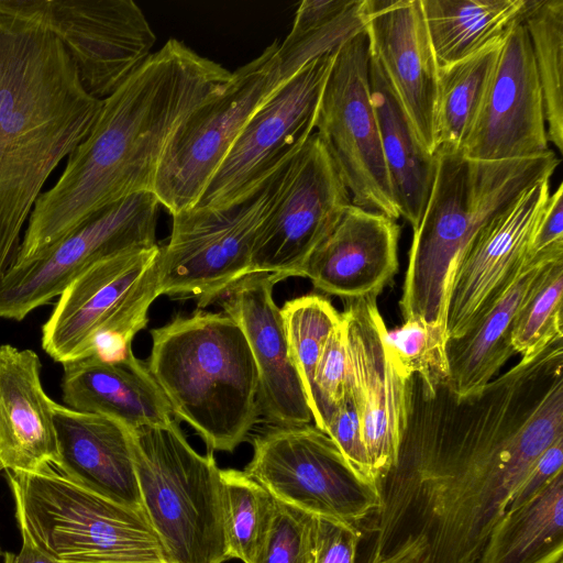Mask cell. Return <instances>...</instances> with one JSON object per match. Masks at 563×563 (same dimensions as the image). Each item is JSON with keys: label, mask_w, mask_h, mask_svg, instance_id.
<instances>
[{"label": "cell", "mask_w": 563, "mask_h": 563, "mask_svg": "<svg viewBox=\"0 0 563 563\" xmlns=\"http://www.w3.org/2000/svg\"><path fill=\"white\" fill-rule=\"evenodd\" d=\"M231 73L168 40L110 96L56 183L36 200L10 267L35 260L107 207L152 191L180 123L218 93Z\"/></svg>", "instance_id": "6da1fadb"}, {"label": "cell", "mask_w": 563, "mask_h": 563, "mask_svg": "<svg viewBox=\"0 0 563 563\" xmlns=\"http://www.w3.org/2000/svg\"><path fill=\"white\" fill-rule=\"evenodd\" d=\"M101 104L56 35L18 0H0V280L44 185Z\"/></svg>", "instance_id": "7a4b0ae2"}, {"label": "cell", "mask_w": 563, "mask_h": 563, "mask_svg": "<svg viewBox=\"0 0 563 563\" xmlns=\"http://www.w3.org/2000/svg\"><path fill=\"white\" fill-rule=\"evenodd\" d=\"M431 191L412 230L399 307L446 333V311L459 262L478 232L560 164L552 151L516 159L482 161L438 147Z\"/></svg>", "instance_id": "3957f363"}, {"label": "cell", "mask_w": 563, "mask_h": 563, "mask_svg": "<svg viewBox=\"0 0 563 563\" xmlns=\"http://www.w3.org/2000/svg\"><path fill=\"white\" fill-rule=\"evenodd\" d=\"M146 365L173 416L209 450L233 452L260 420L258 375L238 322L197 310L151 330Z\"/></svg>", "instance_id": "277c9868"}, {"label": "cell", "mask_w": 563, "mask_h": 563, "mask_svg": "<svg viewBox=\"0 0 563 563\" xmlns=\"http://www.w3.org/2000/svg\"><path fill=\"white\" fill-rule=\"evenodd\" d=\"M131 445L142 509L169 563L230 560L213 451L198 453L177 419L131 431Z\"/></svg>", "instance_id": "5b68a950"}, {"label": "cell", "mask_w": 563, "mask_h": 563, "mask_svg": "<svg viewBox=\"0 0 563 563\" xmlns=\"http://www.w3.org/2000/svg\"><path fill=\"white\" fill-rule=\"evenodd\" d=\"M5 475L20 532L49 556L63 563H169L142 510L52 465Z\"/></svg>", "instance_id": "8992f818"}, {"label": "cell", "mask_w": 563, "mask_h": 563, "mask_svg": "<svg viewBox=\"0 0 563 563\" xmlns=\"http://www.w3.org/2000/svg\"><path fill=\"white\" fill-rule=\"evenodd\" d=\"M279 43L231 73L221 90L177 128L162 157L153 192L173 216L192 208L253 113L282 85Z\"/></svg>", "instance_id": "52a82bcc"}, {"label": "cell", "mask_w": 563, "mask_h": 563, "mask_svg": "<svg viewBox=\"0 0 563 563\" xmlns=\"http://www.w3.org/2000/svg\"><path fill=\"white\" fill-rule=\"evenodd\" d=\"M284 168L236 206H195L173 214L168 242L159 246L156 261L159 296L192 298L203 309L249 274L252 250Z\"/></svg>", "instance_id": "ba28073f"}, {"label": "cell", "mask_w": 563, "mask_h": 563, "mask_svg": "<svg viewBox=\"0 0 563 563\" xmlns=\"http://www.w3.org/2000/svg\"><path fill=\"white\" fill-rule=\"evenodd\" d=\"M371 51L364 30L335 51L316 133L327 147L353 205L400 218L386 167L369 87Z\"/></svg>", "instance_id": "9c48e42d"}, {"label": "cell", "mask_w": 563, "mask_h": 563, "mask_svg": "<svg viewBox=\"0 0 563 563\" xmlns=\"http://www.w3.org/2000/svg\"><path fill=\"white\" fill-rule=\"evenodd\" d=\"M252 444L244 471L280 503L356 526L382 507L380 489L362 482L314 424L269 426Z\"/></svg>", "instance_id": "30bf717a"}, {"label": "cell", "mask_w": 563, "mask_h": 563, "mask_svg": "<svg viewBox=\"0 0 563 563\" xmlns=\"http://www.w3.org/2000/svg\"><path fill=\"white\" fill-rule=\"evenodd\" d=\"M335 51L305 65L253 113L196 206H236L291 161L316 131Z\"/></svg>", "instance_id": "8fae6325"}, {"label": "cell", "mask_w": 563, "mask_h": 563, "mask_svg": "<svg viewBox=\"0 0 563 563\" xmlns=\"http://www.w3.org/2000/svg\"><path fill=\"white\" fill-rule=\"evenodd\" d=\"M351 203L335 163L314 132L282 172L249 274L266 273L277 283L302 277L308 258Z\"/></svg>", "instance_id": "7c38bea8"}, {"label": "cell", "mask_w": 563, "mask_h": 563, "mask_svg": "<svg viewBox=\"0 0 563 563\" xmlns=\"http://www.w3.org/2000/svg\"><path fill=\"white\" fill-rule=\"evenodd\" d=\"M159 201L152 191L129 196L0 280V318L23 320L47 305L85 269L122 252L156 244Z\"/></svg>", "instance_id": "4fadbf2b"}, {"label": "cell", "mask_w": 563, "mask_h": 563, "mask_svg": "<svg viewBox=\"0 0 563 563\" xmlns=\"http://www.w3.org/2000/svg\"><path fill=\"white\" fill-rule=\"evenodd\" d=\"M341 317L347 346V384L361 419L371 471L380 489L398 461L410 410L411 376L388 346L377 296L345 299Z\"/></svg>", "instance_id": "5bb4252c"}, {"label": "cell", "mask_w": 563, "mask_h": 563, "mask_svg": "<svg viewBox=\"0 0 563 563\" xmlns=\"http://www.w3.org/2000/svg\"><path fill=\"white\" fill-rule=\"evenodd\" d=\"M63 43L85 89L110 96L150 55L156 36L132 0H18Z\"/></svg>", "instance_id": "9a60e30c"}, {"label": "cell", "mask_w": 563, "mask_h": 563, "mask_svg": "<svg viewBox=\"0 0 563 563\" xmlns=\"http://www.w3.org/2000/svg\"><path fill=\"white\" fill-rule=\"evenodd\" d=\"M543 97L528 33L518 19L506 32L475 121L461 151L505 161L549 151Z\"/></svg>", "instance_id": "2e32d148"}, {"label": "cell", "mask_w": 563, "mask_h": 563, "mask_svg": "<svg viewBox=\"0 0 563 563\" xmlns=\"http://www.w3.org/2000/svg\"><path fill=\"white\" fill-rule=\"evenodd\" d=\"M550 196V179L529 188L485 225L462 255L448 301L446 335L457 338L512 285L528 260L530 241Z\"/></svg>", "instance_id": "e0dca14e"}, {"label": "cell", "mask_w": 563, "mask_h": 563, "mask_svg": "<svg viewBox=\"0 0 563 563\" xmlns=\"http://www.w3.org/2000/svg\"><path fill=\"white\" fill-rule=\"evenodd\" d=\"M158 253V245L122 252L78 275L42 325L43 351L60 364L85 357L93 336L154 278Z\"/></svg>", "instance_id": "ac0fdd59"}, {"label": "cell", "mask_w": 563, "mask_h": 563, "mask_svg": "<svg viewBox=\"0 0 563 563\" xmlns=\"http://www.w3.org/2000/svg\"><path fill=\"white\" fill-rule=\"evenodd\" d=\"M276 284L269 274H249L219 300L223 312L241 327L252 351L258 375L260 420L276 427L310 424L307 391L273 297Z\"/></svg>", "instance_id": "d6986e66"}, {"label": "cell", "mask_w": 563, "mask_h": 563, "mask_svg": "<svg viewBox=\"0 0 563 563\" xmlns=\"http://www.w3.org/2000/svg\"><path fill=\"white\" fill-rule=\"evenodd\" d=\"M365 31L426 150L438 147L439 64L421 0H367Z\"/></svg>", "instance_id": "ffe728a7"}, {"label": "cell", "mask_w": 563, "mask_h": 563, "mask_svg": "<svg viewBox=\"0 0 563 563\" xmlns=\"http://www.w3.org/2000/svg\"><path fill=\"white\" fill-rule=\"evenodd\" d=\"M396 220L351 203L303 268L314 288L345 299L378 296L398 271Z\"/></svg>", "instance_id": "44dd1931"}, {"label": "cell", "mask_w": 563, "mask_h": 563, "mask_svg": "<svg viewBox=\"0 0 563 563\" xmlns=\"http://www.w3.org/2000/svg\"><path fill=\"white\" fill-rule=\"evenodd\" d=\"M41 368L34 351L0 345V463L5 472L59 464L55 401L43 388Z\"/></svg>", "instance_id": "7402d4cb"}, {"label": "cell", "mask_w": 563, "mask_h": 563, "mask_svg": "<svg viewBox=\"0 0 563 563\" xmlns=\"http://www.w3.org/2000/svg\"><path fill=\"white\" fill-rule=\"evenodd\" d=\"M59 464L82 486L130 508L142 510L131 445V430L96 413L54 404Z\"/></svg>", "instance_id": "603a6c76"}, {"label": "cell", "mask_w": 563, "mask_h": 563, "mask_svg": "<svg viewBox=\"0 0 563 563\" xmlns=\"http://www.w3.org/2000/svg\"><path fill=\"white\" fill-rule=\"evenodd\" d=\"M62 367V396L70 409L111 418L131 431L174 419L146 363L133 352L115 361L88 355Z\"/></svg>", "instance_id": "cb8c5ba5"}, {"label": "cell", "mask_w": 563, "mask_h": 563, "mask_svg": "<svg viewBox=\"0 0 563 563\" xmlns=\"http://www.w3.org/2000/svg\"><path fill=\"white\" fill-rule=\"evenodd\" d=\"M563 257V250L527 260L504 296L466 332L445 345L446 385L456 396H468L493 380L515 355L512 330L517 314L543 267Z\"/></svg>", "instance_id": "d4e9b609"}, {"label": "cell", "mask_w": 563, "mask_h": 563, "mask_svg": "<svg viewBox=\"0 0 563 563\" xmlns=\"http://www.w3.org/2000/svg\"><path fill=\"white\" fill-rule=\"evenodd\" d=\"M369 87L393 194L400 217L415 230L431 191L435 157L421 143L380 63L372 54Z\"/></svg>", "instance_id": "484cf974"}, {"label": "cell", "mask_w": 563, "mask_h": 563, "mask_svg": "<svg viewBox=\"0 0 563 563\" xmlns=\"http://www.w3.org/2000/svg\"><path fill=\"white\" fill-rule=\"evenodd\" d=\"M563 472L493 528L479 563H562Z\"/></svg>", "instance_id": "4316f807"}, {"label": "cell", "mask_w": 563, "mask_h": 563, "mask_svg": "<svg viewBox=\"0 0 563 563\" xmlns=\"http://www.w3.org/2000/svg\"><path fill=\"white\" fill-rule=\"evenodd\" d=\"M439 67L463 60L499 42L525 0H421Z\"/></svg>", "instance_id": "83f0119b"}, {"label": "cell", "mask_w": 563, "mask_h": 563, "mask_svg": "<svg viewBox=\"0 0 563 563\" xmlns=\"http://www.w3.org/2000/svg\"><path fill=\"white\" fill-rule=\"evenodd\" d=\"M503 38L439 68L438 147L461 148L481 108Z\"/></svg>", "instance_id": "f1b7e54d"}, {"label": "cell", "mask_w": 563, "mask_h": 563, "mask_svg": "<svg viewBox=\"0 0 563 563\" xmlns=\"http://www.w3.org/2000/svg\"><path fill=\"white\" fill-rule=\"evenodd\" d=\"M543 97L548 140L563 152V0H525L519 16Z\"/></svg>", "instance_id": "f546056e"}, {"label": "cell", "mask_w": 563, "mask_h": 563, "mask_svg": "<svg viewBox=\"0 0 563 563\" xmlns=\"http://www.w3.org/2000/svg\"><path fill=\"white\" fill-rule=\"evenodd\" d=\"M220 475L230 558L258 563L271 528L275 498L245 471L225 468Z\"/></svg>", "instance_id": "4dcf8cb0"}, {"label": "cell", "mask_w": 563, "mask_h": 563, "mask_svg": "<svg viewBox=\"0 0 563 563\" xmlns=\"http://www.w3.org/2000/svg\"><path fill=\"white\" fill-rule=\"evenodd\" d=\"M280 314L309 400L314 369L330 334L341 322V313L324 296L308 294L287 300Z\"/></svg>", "instance_id": "1f68e13d"}, {"label": "cell", "mask_w": 563, "mask_h": 563, "mask_svg": "<svg viewBox=\"0 0 563 563\" xmlns=\"http://www.w3.org/2000/svg\"><path fill=\"white\" fill-rule=\"evenodd\" d=\"M563 257L549 262L521 306L512 330L515 353L528 356L562 338Z\"/></svg>", "instance_id": "d6a6232c"}, {"label": "cell", "mask_w": 563, "mask_h": 563, "mask_svg": "<svg viewBox=\"0 0 563 563\" xmlns=\"http://www.w3.org/2000/svg\"><path fill=\"white\" fill-rule=\"evenodd\" d=\"M386 341L394 357L408 375H418L427 384L446 380L448 335L444 331L409 319L393 330L387 329Z\"/></svg>", "instance_id": "836d02e7"}, {"label": "cell", "mask_w": 563, "mask_h": 563, "mask_svg": "<svg viewBox=\"0 0 563 563\" xmlns=\"http://www.w3.org/2000/svg\"><path fill=\"white\" fill-rule=\"evenodd\" d=\"M367 18V0H354L345 12L331 22L294 41L279 44L277 58L280 82H286L309 62L334 52L352 35L364 30Z\"/></svg>", "instance_id": "e575fe53"}, {"label": "cell", "mask_w": 563, "mask_h": 563, "mask_svg": "<svg viewBox=\"0 0 563 563\" xmlns=\"http://www.w3.org/2000/svg\"><path fill=\"white\" fill-rule=\"evenodd\" d=\"M317 517L275 499L258 563H313Z\"/></svg>", "instance_id": "d590c367"}, {"label": "cell", "mask_w": 563, "mask_h": 563, "mask_svg": "<svg viewBox=\"0 0 563 563\" xmlns=\"http://www.w3.org/2000/svg\"><path fill=\"white\" fill-rule=\"evenodd\" d=\"M349 362L345 329L340 324L330 334L313 373L309 405L314 426H325L347 387Z\"/></svg>", "instance_id": "8d00e7d4"}, {"label": "cell", "mask_w": 563, "mask_h": 563, "mask_svg": "<svg viewBox=\"0 0 563 563\" xmlns=\"http://www.w3.org/2000/svg\"><path fill=\"white\" fill-rule=\"evenodd\" d=\"M324 433L334 442L354 474L365 484L379 488L371 471L361 419L349 384L325 426Z\"/></svg>", "instance_id": "74e56055"}, {"label": "cell", "mask_w": 563, "mask_h": 563, "mask_svg": "<svg viewBox=\"0 0 563 563\" xmlns=\"http://www.w3.org/2000/svg\"><path fill=\"white\" fill-rule=\"evenodd\" d=\"M361 539L358 526L317 517L313 563H355Z\"/></svg>", "instance_id": "f35d334b"}, {"label": "cell", "mask_w": 563, "mask_h": 563, "mask_svg": "<svg viewBox=\"0 0 563 563\" xmlns=\"http://www.w3.org/2000/svg\"><path fill=\"white\" fill-rule=\"evenodd\" d=\"M563 250V184L550 194L533 231L528 257Z\"/></svg>", "instance_id": "ab89813d"}, {"label": "cell", "mask_w": 563, "mask_h": 563, "mask_svg": "<svg viewBox=\"0 0 563 563\" xmlns=\"http://www.w3.org/2000/svg\"><path fill=\"white\" fill-rule=\"evenodd\" d=\"M354 0H303L296 12L292 27L284 42L294 41L317 30L345 12Z\"/></svg>", "instance_id": "60d3db41"}, {"label": "cell", "mask_w": 563, "mask_h": 563, "mask_svg": "<svg viewBox=\"0 0 563 563\" xmlns=\"http://www.w3.org/2000/svg\"><path fill=\"white\" fill-rule=\"evenodd\" d=\"M563 472V440L550 445L537 460L516 494L509 509L515 508L541 490L554 476Z\"/></svg>", "instance_id": "b9f144b4"}, {"label": "cell", "mask_w": 563, "mask_h": 563, "mask_svg": "<svg viewBox=\"0 0 563 563\" xmlns=\"http://www.w3.org/2000/svg\"><path fill=\"white\" fill-rule=\"evenodd\" d=\"M427 541L420 536H408L387 553L372 551L367 563H423Z\"/></svg>", "instance_id": "7bdbcfd3"}, {"label": "cell", "mask_w": 563, "mask_h": 563, "mask_svg": "<svg viewBox=\"0 0 563 563\" xmlns=\"http://www.w3.org/2000/svg\"><path fill=\"white\" fill-rule=\"evenodd\" d=\"M22 545L19 552L4 551L3 563H63L38 549L27 534L20 532Z\"/></svg>", "instance_id": "ee69618b"}, {"label": "cell", "mask_w": 563, "mask_h": 563, "mask_svg": "<svg viewBox=\"0 0 563 563\" xmlns=\"http://www.w3.org/2000/svg\"><path fill=\"white\" fill-rule=\"evenodd\" d=\"M2 471V466H1V463H0V472Z\"/></svg>", "instance_id": "f6af8a7d"}]
</instances>
